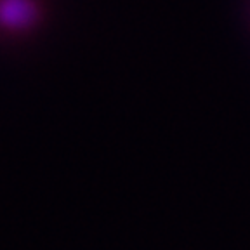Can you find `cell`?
Returning <instances> with one entry per match:
<instances>
[{
    "label": "cell",
    "instance_id": "1",
    "mask_svg": "<svg viewBox=\"0 0 250 250\" xmlns=\"http://www.w3.org/2000/svg\"><path fill=\"white\" fill-rule=\"evenodd\" d=\"M39 20V5L33 0H0V28L26 31Z\"/></svg>",
    "mask_w": 250,
    "mask_h": 250
}]
</instances>
